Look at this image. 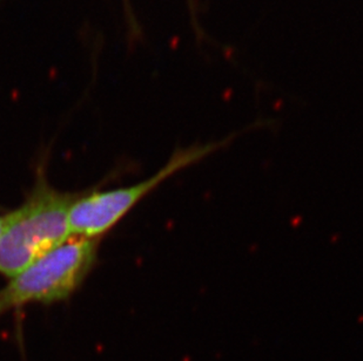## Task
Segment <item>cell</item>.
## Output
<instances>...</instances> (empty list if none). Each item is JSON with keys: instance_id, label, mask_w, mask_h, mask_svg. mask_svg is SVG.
<instances>
[{"instance_id": "cell-1", "label": "cell", "mask_w": 363, "mask_h": 361, "mask_svg": "<svg viewBox=\"0 0 363 361\" xmlns=\"http://www.w3.org/2000/svg\"><path fill=\"white\" fill-rule=\"evenodd\" d=\"M79 194L62 193L39 178L26 201L1 217L0 273L16 276L73 235L69 215Z\"/></svg>"}, {"instance_id": "cell-2", "label": "cell", "mask_w": 363, "mask_h": 361, "mask_svg": "<svg viewBox=\"0 0 363 361\" xmlns=\"http://www.w3.org/2000/svg\"><path fill=\"white\" fill-rule=\"evenodd\" d=\"M99 239L65 243L32 263L0 289V317L28 304H52L72 296L96 262Z\"/></svg>"}, {"instance_id": "cell-3", "label": "cell", "mask_w": 363, "mask_h": 361, "mask_svg": "<svg viewBox=\"0 0 363 361\" xmlns=\"http://www.w3.org/2000/svg\"><path fill=\"white\" fill-rule=\"evenodd\" d=\"M234 137V135H230L216 142L178 148L172 154L167 164L152 178L130 187L110 191H94L78 198L72 205L69 215L73 236H78L80 239H99L164 180L223 149L230 144Z\"/></svg>"}, {"instance_id": "cell-4", "label": "cell", "mask_w": 363, "mask_h": 361, "mask_svg": "<svg viewBox=\"0 0 363 361\" xmlns=\"http://www.w3.org/2000/svg\"><path fill=\"white\" fill-rule=\"evenodd\" d=\"M0 228H1V217H0Z\"/></svg>"}]
</instances>
